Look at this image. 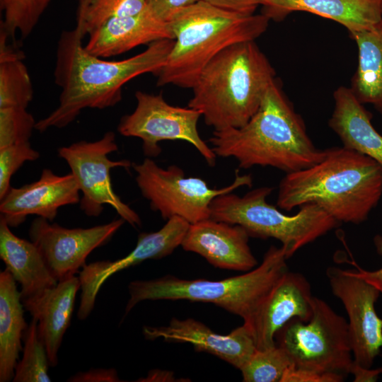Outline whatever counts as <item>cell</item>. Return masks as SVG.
Segmentation results:
<instances>
[{
  "mask_svg": "<svg viewBox=\"0 0 382 382\" xmlns=\"http://www.w3.org/2000/svg\"><path fill=\"white\" fill-rule=\"evenodd\" d=\"M83 39L75 28L59 36L54 71V82L61 88L59 105L36 122L35 129L41 132L67 126L86 108L115 105L129 81L146 73L157 75L174 45V40H160L133 57L108 61L88 52Z\"/></svg>",
  "mask_w": 382,
  "mask_h": 382,
  "instance_id": "6da1fadb",
  "label": "cell"
},
{
  "mask_svg": "<svg viewBox=\"0 0 382 382\" xmlns=\"http://www.w3.org/2000/svg\"><path fill=\"white\" fill-rule=\"evenodd\" d=\"M381 196L382 166L356 151L333 147L313 166L286 174L279 185L277 205L291 211L316 204L340 224H359Z\"/></svg>",
  "mask_w": 382,
  "mask_h": 382,
  "instance_id": "7a4b0ae2",
  "label": "cell"
},
{
  "mask_svg": "<svg viewBox=\"0 0 382 382\" xmlns=\"http://www.w3.org/2000/svg\"><path fill=\"white\" fill-rule=\"evenodd\" d=\"M209 142L216 156L233 158L239 168L270 166L286 173L312 166L326 154L315 146L276 81L245 125L214 131Z\"/></svg>",
  "mask_w": 382,
  "mask_h": 382,
  "instance_id": "3957f363",
  "label": "cell"
},
{
  "mask_svg": "<svg viewBox=\"0 0 382 382\" xmlns=\"http://www.w3.org/2000/svg\"><path fill=\"white\" fill-rule=\"evenodd\" d=\"M275 71L255 40L232 45L214 57L192 88L188 107L214 131L238 128L258 110Z\"/></svg>",
  "mask_w": 382,
  "mask_h": 382,
  "instance_id": "277c9868",
  "label": "cell"
},
{
  "mask_svg": "<svg viewBox=\"0 0 382 382\" xmlns=\"http://www.w3.org/2000/svg\"><path fill=\"white\" fill-rule=\"evenodd\" d=\"M269 21L263 13H238L202 0L173 12L166 22L174 45L157 74V86L192 88L214 57L232 45L255 40Z\"/></svg>",
  "mask_w": 382,
  "mask_h": 382,
  "instance_id": "5b68a950",
  "label": "cell"
},
{
  "mask_svg": "<svg viewBox=\"0 0 382 382\" xmlns=\"http://www.w3.org/2000/svg\"><path fill=\"white\" fill-rule=\"evenodd\" d=\"M284 248L272 245L260 265L245 273L219 281L184 279L166 275L135 280L128 285L125 316L139 302L187 300L213 303L248 320L277 281L289 270Z\"/></svg>",
  "mask_w": 382,
  "mask_h": 382,
  "instance_id": "8992f818",
  "label": "cell"
},
{
  "mask_svg": "<svg viewBox=\"0 0 382 382\" xmlns=\"http://www.w3.org/2000/svg\"><path fill=\"white\" fill-rule=\"evenodd\" d=\"M272 190L260 187L243 196L233 192L218 195L211 203L210 218L240 225L250 237L279 241L287 259L340 224L312 203L300 207L294 215L282 213L266 200Z\"/></svg>",
  "mask_w": 382,
  "mask_h": 382,
  "instance_id": "52a82bcc",
  "label": "cell"
},
{
  "mask_svg": "<svg viewBox=\"0 0 382 382\" xmlns=\"http://www.w3.org/2000/svg\"><path fill=\"white\" fill-rule=\"evenodd\" d=\"M311 319L290 320L275 335V343L296 367L345 377L354 361L347 321L324 300L313 296Z\"/></svg>",
  "mask_w": 382,
  "mask_h": 382,
  "instance_id": "ba28073f",
  "label": "cell"
},
{
  "mask_svg": "<svg viewBox=\"0 0 382 382\" xmlns=\"http://www.w3.org/2000/svg\"><path fill=\"white\" fill-rule=\"evenodd\" d=\"M132 166L137 173V184L151 209L158 212L165 220L178 216L190 224L211 217L210 205L218 195L252 185L251 176L240 175L238 170L231 184L214 189L200 178L186 177L175 165L163 168L149 157Z\"/></svg>",
  "mask_w": 382,
  "mask_h": 382,
  "instance_id": "9c48e42d",
  "label": "cell"
},
{
  "mask_svg": "<svg viewBox=\"0 0 382 382\" xmlns=\"http://www.w3.org/2000/svg\"><path fill=\"white\" fill-rule=\"evenodd\" d=\"M135 98V110L121 118L117 131L122 136L141 139L146 157H156L161 153L159 142L180 140L192 144L209 166L215 165L217 156L200 137L197 129L198 120L202 116L198 110L188 106L172 105L161 93L156 95L138 91Z\"/></svg>",
  "mask_w": 382,
  "mask_h": 382,
  "instance_id": "30bf717a",
  "label": "cell"
},
{
  "mask_svg": "<svg viewBox=\"0 0 382 382\" xmlns=\"http://www.w3.org/2000/svg\"><path fill=\"white\" fill-rule=\"evenodd\" d=\"M117 150L115 133L108 132L97 141H80L61 147L58 154L69 165L82 192L80 208L87 216H98L103 210V204H108L131 226H140L139 214L124 203L112 189L110 170L132 166L128 160L108 158V154Z\"/></svg>",
  "mask_w": 382,
  "mask_h": 382,
  "instance_id": "8fae6325",
  "label": "cell"
},
{
  "mask_svg": "<svg viewBox=\"0 0 382 382\" xmlns=\"http://www.w3.org/2000/svg\"><path fill=\"white\" fill-rule=\"evenodd\" d=\"M326 275L333 295L342 303L348 316L354 361L371 368L382 349V319L375 308L381 294L348 270L329 267Z\"/></svg>",
  "mask_w": 382,
  "mask_h": 382,
  "instance_id": "7c38bea8",
  "label": "cell"
},
{
  "mask_svg": "<svg viewBox=\"0 0 382 382\" xmlns=\"http://www.w3.org/2000/svg\"><path fill=\"white\" fill-rule=\"evenodd\" d=\"M125 222L120 217L91 228H66L39 216L31 223L29 236L60 281L79 272L88 255L108 243Z\"/></svg>",
  "mask_w": 382,
  "mask_h": 382,
  "instance_id": "4fadbf2b",
  "label": "cell"
},
{
  "mask_svg": "<svg viewBox=\"0 0 382 382\" xmlns=\"http://www.w3.org/2000/svg\"><path fill=\"white\" fill-rule=\"evenodd\" d=\"M189 226L182 218L172 217L158 231L141 233L135 248L125 257L115 261L100 260L86 265L79 275L81 293L78 318L84 320L88 317L100 287L109 277L146 260H158L170 255L181 245Z\"/></svg>",
  "mask_w": 382,
  "mask_h": 382,
  "instance_id": "5bb4252c",
  "label": "cell"
},
{
  "mask_svg": "<svg viewBox=\"0 0 382 382\" xmlns=\"http://www.w3.org/2000/svg\"><path fill=\"white\" fill-rule=\"evenodd\" d=\"M313 298L308 279L299 272L286 271L243 321L257 349L276 346V333L290 320L298 318L308 321L313 313Z\"/></svg>",
  "mask_w": 382,
  "mask_h": 382,
  "instance_id": "9a60e30c",
  "label": "cell"
},
{
  "mask_svg": "<svg viewBox=\"0 0 382 382\" xmlns=\"http://www.w3.org/2000/svg\"><path fill=\"white\" fill-rule=\"evenodd\" d=\"M79 192L71 173L57 175L45 168L37 181L9 189L1 199V216L10 227H17L32 214L52 221L59 207L80 202Z\"/></svg>",
  "mask_w": 382,
  "mask_h": 382,
  "instance_id": "2e32d148",
  "label": "cell"
},
{
  "mask_svg": "<svg viewBox=\"0 0 382 382\" xmlns=\"http://www.w3.org/2000/svg\"><path fill=\"white\" fill-rule=\"evenodd\" d=\"M143 334L149 340L161 338L190 343L197 352L212 354L239 370L257 350L252 335L243 324L227 335H221L193 318H173L166 326H145Z\"/></svg>",
  "mask_w": 382,
  "mask_h": 382,
  "instance_id": "e0dca14e",
  "label": "cell"
},
{
  "mask_svg": "<svg viewBox=\"0 0 382 382\" xmlns=\"http://www.w3.org/2000/svg\"><path fill=\"white\" fill-rule=\"evenodd\" d=\"M249 238L241 226L209 218L190 224L181 246L215 267L248 272L257 265Z\"/></svg>",
  "mask_w": 382,
  "mask_h": 382,
  "instance_id": "ac0fdd59",
  "label": "cell"
},
{
  "mask_svg": "<svg viewBox=\"0 0 382 382\" xmlns=\"http://www.w3.org/2000/svg\"><path fill=\"white\" fill-rule=\"evenodd\" d=\"M88 35L85 50L100 58L119 55L157 40H174L167 22L147 7L134 15L113 18Z\"/></svg>",
  "mask_w": 382,
  "mask_h": 382,
  "instance_id": "d6986e66",
  "label": "cell"
},
{
  "mask_svg": "<svg viewBox=\"0 0 382 382\" xmlns=\"http://www.w3.org/2000/svg\"><path fill=\"white\" fill-rule=\"evenodd\" d=\"M81 288L79 277H69L39 295L23 300L25 310L37 322L38 335L44 343L50 364L58 362V351L69 327L75 298Z\"/></svg>",
  "mask_w": 382,
  "mask_h": 382,
  "instance_id": "ffe728a7",
  "label": "cell"
},
{
  "mask_svg": "<svg viewBox=\"0 0 382 382\" xmlns=\"http://www.w3.org/2000/svg\"><path fill=\"white\" fill-rule=\"evenodd\" d=\"M262 13L280 21L294 11H305L334 21L349 33L382 25L381 0H262Z\"/></svg>",
  "mask_w": 382,
  "mask_h": 382,
  "instance_id": "44dd1931",
  "label": "cell"
},
{
  "mask_svg": "<svg viewBox=\"0 0 382 382\" xmlns=\"http://www.w3.org/2000/svg\"><path fill=\"white\" fill-rule=\"evenodd\" d=\"M0 257L21 285V301L36 296L58 283L39 248L32 241L13 234L2 216Z\"/></svg>",
  "mask_w": 382,
  "mask_h": 382,
  "instance_id": "7402d4cb",
  "label": "cell"
},
{
  "mask_svg": "<svg viewBox=\"0 0 382 382\" xmlns=\"http://www.w3.org/2000/svg\"><path fill=\"white\" fill-rule=\"evenodd\" d=\"M333 97L335 107L328 125L343 146L371 158L382 166V135L373 126L371 115L350 88H337Z\"/></svg>",
  "mask_w": 382,
  "mask_h": 382,
  "instance_id": "603a6c76",
  "label": "cell"
},
{
  "mask_svg": "<svg viewBox=\"0 0 382 382\" xmlns=\"http://www.w3.org/2000/svg\"><path fill=\"white\" fill-rule=\"evenodd\" d=\"M16 282L5 269L0 272V381L13 380L21 341L28 328Z\"/></svg>",
  "mask_w": 382,
  "mask_h": 382,
  "instance_id": "cb8c5ba5",
  "label": "cell"
},
{
  "mask_svg": "<svg viewBox=\"0 0 382 382\" xmlns=\"http://www.w3.org/2000/svg\"><path fill=\"white\" fill-rule=\"evenodd\" d=\"M358 47V65L350 88L362 103L382 114V25L349 33Z\"/></svg>",
  "mask_w": 382,
  "mask_h": 382,
  "instance_id": "d4e9b609",
  "label": "cell"
},
{
  "mask_svg": "<svg viewBox=\"0 0 382 382\" xmlns=\"http://www.w3.org/2000/svg\"><path fill=\"white\" fill-rule=\"evenodd\" d=\"M0 32V108H27L33 98V88L24 54L8 43Z\"/></svg>",
  "mask_w": 382,
  "mask_h": 382,
  "instance_id": "484cf974",
  "label": "cell"
},
{
  "mask_svg": "<svg viewBox=\"0 0 382 382\" xmlns=\"http://www.w3.org/2000/svg\"><path fill=\"white\" fill-rule=\"evenodd\" d=\"M145 0H78L75 28L84 37L109 20L139 13Z\"/></svg>",
  "mask_w": 382,
  "mask_h": 382,
  "instance_id": "4316f807",
  "label": "cell"
},
{
  "mask_svg": "<svg viewBox=\"0 0 382 382\" xmlns=\"http://www.w3.org/2000/svg\"><path fill=\"white\" fill-rule=\"evenodd\" d=\"M23 347L21 359L17 362L13 381L50 382V366L46 347L40 340L37 322L32 318L23 337Z\"/></svg>",
  "mask_w": 382,
  "mask_h": 382,
  "instance_id": "83f0119b",
  "label": "cell"
},
{
  "mask_svg": "<svg viewBox=\"0 0 382 382\" xmlns=\"http://www.w3.org/2000/svg\"><path fill=\"white\" fill-rule=\"evenodd\" d=\"M50 0H0L4 11L1 32L13 40L17 33L25 39L33 32Z\"/></svg>",
  "mask_w": 382,
  "mask_h": 382,
  "instance_id": "f1b7e54d",
  "label": "cell"
},
{
  "mask_svg": "<svg viewBox=\"0 0 382 382\" xmlns=\"http://www.w3.org/2000/svg\"><path fill=\"white\" fill-rule=\"evenodd\" d=\"M291 364L285 350L276 345L272 348L257 349L240 371L244 382H280Z\"/></svg>",
  "mask_w": 382,
  "mask_h": 382,
  "instance_id": "f546056e",
  "label": "cell"
},
{
  "mask_svg": "<svg viewBox=\"0 0 382 382\" xmlns=\"http://www.w3.org/2000/svg\"><path fill=\"white\" fill-rule=\"evenodd\" d=\"M35 124L26 108H0V148L29 142Z\"/></svg>",
  "mask_w": 382,
  "mask_h": 382,
  "instance_id": "4dcf8cb0",
  "label": "cell"
},
{
  "mask_svg": "<svg viewBox=\"0 0 382 382\" xmlns=\"http://www.w3.org/2000/svg\"><path fill=\"white\" fill-rule=\"evenodd\" d=\"M39 157V152L29 142L0 148V199L11 187L10 180L16 170L25 161H35Z\"/></svg>",
  "mask_w": 382,
  "mask_h": 382,
  "instance_id": "1f68e13d",
  "label": "cell"
},
{
  "mask_svg": "<svg viewBox=\"0 0 382 382\" xmlns=\"http://www.w3.org/2000/svg\"><path fill=\"white\" fill-rule=\"evenodd\" d=\"M345 378L339 374L320 373L291 364L284 372L280 382H342Z\"/></svg>",
  "mask_w": 382,
  "mask_h": 382,
  "instance_id": "d6a6232c",
  "label": "cell"
},
{
  "mask_svg": "<svg viewBox=\"0 0 382 382\" xmlns=\"http://www.w3.org/2000/svg\"><path fill=\"white\" fill-rule=\"evenodd\" d=\"M199 0H145L146 7L158 18L166 22L171 14Z\"/></svg>",
  "mask_w": 382,
  "mask_h": 382,
  "instance_id": "836d02e7",
  "label": "cell"
},
{
  "mask_svg": "<svg viewBox=\"0 0 382 382\" xmlns=\"http://www.w3.org/2000/svg\"><path fill=\"white\" fill-rule=\"evenodd\" d=\"M67 381L71 382H119L122 381L116 369H91L87 371L79 372L71 376Z\"/></svg>",
  "mask_w": 382,
  "mask_h": 382,
  "instance_id": "e575fe53",
  "label": "cell"
},
{
  "mask_svg": "<svg viewBox=\"0 0 382 382\" xmlns=\"http://www.w3.org/2000/svg\"><path fill=\"white\" fill-rule=\"evenodd\" d=\"M217 8L241 14H253L262 0H202Z\"/></svg>",
  "mask_w": 382,
  "mask_h": 382,
  "instance_id": "d590c367",
  "label": "cell"
},
{
  "mask_svg": "<svg viewBox=\"0 0 382 382\" xmlns=\"http://www.w3.org/2000/svg\"><path fill=\"white\" fill-rule=\"evenodd\" d=\"M374 242L378 253L382 256V236H376ZM348 270L352 274L362 278L374 286L382 294V267L375 270H367L356 265L355 269Z\"/></svg>",
  "mask_w": 382,
  "mask_h": 382,
  "instance_id": "8d00e7d4",
  "label": "cell"
},
{
  "mask_svg": "<svg viewBox=\"0 0 382 382\" xmlns=\"http://www.w3.org/2000/svg\"><path fill=\"white\" fill-rule=\"evenodd\" d=\"M350 374L354 377V382H375L382 374V367L373 369L366 368L353 361Z\"/></svg>",
  "mask_w": 382,
  "mask_h": 382,
  "instance_id": "74e56055",
  "label": "cell"
},
{
  "mask_svg": "<svg viewBox=\"0 0 382 382\" xmlns=\"http://www.w3.org/2000/svg\"><path fill=\"white\" fill-rule=\"evenodd\" d=\"M174 379L173 373L154 369L149 372L146 378H140L137 381H173Z\"/></svg>",
  "mask_w": 382,
  "mask_h": 382,
  "instance_id": "f35d334b",
  "label": "cell"
},
{
  "mask_svg": "<svg viewBox=\"0 0 382 382\" xmlns=\"http://www.w3.org/2000/svg\"><path fill=\"white\" fill-rule=\"evenodd\" d=\"M381 16H382V0H381Z\"/></svg>",
  "mask_w": 382,
  "mask_h": 382,
  "instance_id": "ab89813d",
  "label": "cell"
}]
</instances>
